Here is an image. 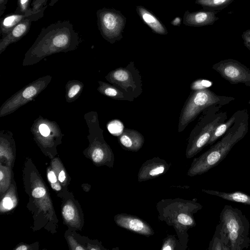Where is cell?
Returning <instances> with one entry per match:
<instances>
[{
	"label": "cell",
	"instance_id": "cell-14",
	"mask_svg": "<svg viewBox=\"0 0 250 250\" xmlns=\"http://www.w3.org/2000/svg\"><path fill=\"white\" fill-rule=\"evenodd\" d=\"M121 146L126 150L137 152L143 146L144 136L138 131L130 129H125L118 138Z\"/></svg>",
	"mask_w": 250,
	"mask_h": 250
},
{
	"label": "cell",
	"instance_id": "cell-36",
	"mask_svg": "<svg viewBox=\"0 0 250 250\" xmlns=\"http://www.w3.org/2000/svg\"><path fill=\"white\" fill-rule=\"evenodd\" d=\"M170 23L174 26H180L181 24V19L180 17H177L171 21Z\"/></svg>",
	"mask_w": 250,
	"mask_h": 250
},
{
	"label": "cell",
	"instance_id": "cell-3",
	"mask_svg": "<svg viewBox=\"0 0 250 250\" xmlns=\"http://www.w3.org/2000/svg\"><path fill=\"white\" fill-rule=\"evenodd\" d=\"M218 225L229 250H242L250 246V224L240 209L225 205L220 213Z\"/></svg>",
	"mask_w": 250,
	"mask_h": 250
},
{
	"label": "cell",
	"instance_id": "cell-19",
	"mask_svg": "<svg viewBox=\"0 0 250 250\" xmlns=\"http://www.w3.org/2000/svg\"><path fill=\"white\" fill-rule=\"evenodd\" d=\"M83 84L79 80H69L65 85V99L68 103L76 100L80 96Z\"/></svg>",
	"mask_w": 250,
	"mask_h": 250
},
{
	"label": "cell",
	"instance_id": "cell-20",
	"mask_svg": "<svg viewBox=\"0 0 250 250\" xmlns=\"http://www.w3.org/2000/svg\"><path fill=\"white\" fill-rule=\"evenodd\" d=\"M240 110L235 112L230 118L226 122L219 125L214 130L212 136L209 140L208 145H212L218 139L222 137L228 129L233 124L236 120L239 114Z\"/></svg>",
	"mask_w": 250,
	"mask_h": 250
},
{
	"label": "cell",
	"instance_id": "cell-33",
	"mask_svg": "<svg viewBox=\"0 0 250 250\" xmlns=\"http://www.w3.org/2000/svg\"><path fill=\"white\" fill-rule=\"evenodd\" d=\"M3 205L7 209H10L13 206L11 199L9 197H5L3 200Z\"/></svg>",
	"mask_w": 250,
	"mask_h": 250
},
{
	"label": "cell",
	"instance_id": "cell-38",
	"mask_svg": "<svg viewBox=\"0 0 250 250\" xmlns=\"http://www.w3.org/2000/svg\"><path fill=\"white\" fill-rule=\"evenodd\" d=\"M51 187L53 189L56 190H60L61 189L60 185L57 182L52 183Z\"/></svg>",
	"mask_w": 250,
	"mask_h": 250
},
{
	"label": "cell",
	"instance_id": "cell-13",
	"mask_svg": "<svg viewBox=\"0 0 250 250\" xmlns=\"http://www.w3.org/2000/svg\"><path fill=\"white\" fill-rule=\"evenodd\" d=\"M219 11L205 9L189 12L185 11L183 16V23L191 27H201L210 25L219 20L216 14Z\"/></svg>",
	"mask_w": 250,
	"mask_h": 250
},
{
	"label": "cell",
	"instance_id": "cell-34",
	"mask_svg": "<svg viewBox=\"0 0 250 250\" xmlns=\"http://www.w3.org/2000/svg\"><path fill=\"white\" fill-rule=\"evenodd\" d=\"M8 0H0V16H2L6 8Z\"/></svg>",
	"mask_w": 250,
	"mask_h": 250
},
{
	"label": "cell",
	"instance_id": "cell-23",
	"mask_svg": "<svg viewBox=\"0 0 250 250\" xmlns=\"http://www.w3.org/2000/svg\"><path fill=\"white\" fill-rule=\"evenodd\" d=\"M208 250H229L227 242L218 225L217 226L213 237L210 242Z\"/></svg>",
	"mask_w": 250,
	"mask_h": 250
},
{
	"label": "cell",
	"instance_id": "cell-6",
	"mask_svg": "<svg viewBox=\"0 0 250 250\" xmlns=\"http://www.w3.org/2000/svg\"><path fill=\"white\" fill-rule=\"evenodd\" d=\"M52 76L46 75L26 85L5 101L0 107V117L9 115L34 100L51 82Z\"/></svg>",
	"mask_w": 250,
	"mask_h": 250
},
{
	"label": "cell",
	"instance_id": "cell-42",
	"mask_svg": "<svg viewBox=\"0 0 250 250\" xmlns=\"http://www.w3.org/2000/svg\"><path fill=\"white\" fill-rule=\"evenodd\" d=\"M75 249L77 250H84V249L83 248L81 247V246L77 247Z\"/></svg>",
	"mask_w": 250,
	"mask_h": 250
},
{
	"label": "cell",
	"instance_id": "cell-10",
	"mask_svg": "<svg viewBox=\"0 0 250 250\" xmlns=\"http://www.w3.org/2000/svg\"><path fill=\"white\" fill-rule=\"evenodd\" d=\"M115 221L119 227L141 235L149 237L154 233L147 222L136 216L121 213L115 217Z\"/></svg>",
	"mask_w": 250,
	"mask_h": 250
},
{
	"label": "cell",
	"instance_id": "cell-17",
	"mask_svg": "<svg viewBox=\"0 0 250 250\" xmlns=\"http://www.w3.org/2000/svg\"><path fill=\"white\" fill-rule=\"evenodd\" d=\"M202 191L210 195L219 197L228 201L250 206V195L239 191L226 192L203 189Z\"/></svg>",
	"mask_w": 250,
	"mask_h": 250
},
{
	"label": "cell",
	"instance_id": "cell-35",
	"mask_svg": "<svg viewBox=\"0 0 250 250\" xmlns=\"http://www.w3.org/2000/svg\"><path fill=\"white\" fill-rule=\"evenodd\" d=\"M48 179L51 183H55L57 182V178L56 175L52 171H50L48 172Z\"/></svg>",
	"mask_w": 250,
	"mask_h": 250
},
{
	"label": "cell",
	"instance_id": "cell-7",
	"mask_svg": "<svg viewBox=\"0 0 250 250\" xmlns=\"http://www.w3.org/2000/svg\"><path fill=\"white\" fill-rule=\"evenodd\" d=\"M96 15L99 30L104 40L114 43L123 38L126 19L120 11L103 8L98 10Z\"/></svg>",
	"mask_w": 250,
	"mask_h": 250
},
{
	"label": "cell",
	"instance_id": "cell-11",
	"mask_svg": "<svg viewBox=\"0 0 250 250\" xmlns=\"http://www.w3.org/2000/svg\"><path fill=\"white\" fill-rule=\"evenodd\" d=\"M169 168V165L163 159L154 157L145 162L141 167L138 174L139 182L155 178L165 173Z\"/></svg>",
	"mask_w": 250,
	"mask_h": 250
},
{
	"label": "cell",
	"instance_id": "cell-21",
	"mask_svg": "<svg viewBox=\"0 0 250 250\" xmlns=\"http://www.w3.org/2000/svg\"><path fill=\"white\" fill-rule=\"evenodd\" d=\"M234 0H196L195 3L200 5L203 9L221 11L230 4Z\"/></svg>",
	"mask_w": 250,
	"mask_h": 250
},
{
	"label": "cell",
	"instance_id": "cell-27",
	"mask_svg": "<svg viewBox=\"0 0 250 250\" xmlns=\"http://www.w3.org/2000/svg\"><path fill=\"white\" fill-rule=\"evenodd\" d=\"M105 154L103 148H95L92 154V160L95 163H100L104 160Z\"/></svg>",
	"mask_w": 250,
	"mask_h": 250
},
{
	"label": "cell",
	"instance_id": "cell-40",
	"mask_svg": "<svg viewBox=\"0 0 250 250\" xmlns=\"http://www.w3.org/2000/svg\"><path fill=\"white\" fill-rule=\"evenodd\" d=\"M27 248L25 246H21L16 249L17 250H25Z\"/></svg>",
	"mask_w": 250,
	"mask_h": 250
},
{
	"label": "cell",
	"instance_id": "cell-2",
	"mask_svg": "<svg viewBox=\"0 0 250 250\" xmlns=\"http://www.w3.org/2000/svg\"><path fill=\"white\" fill-rule=\"evenodd\" d=\"M249 114L247 109L240 110L233 124L221 139L200 156L193 159L187 175H201L219 164L233 146L246 135L248 131Z\"/></svg>",
	"mask_w": 250,
	"mask_h": 250
},
{
	"label": "cell",
	"instance_id": "cell-22",
	"mask_svg": "<svg viewBox=\"0 0 250 250\" xmlns=\"http://www.w3.org/2000/svg\"><path fill=\"white\" fill-rule=\"evenodd\" d=\"M193 213L191 211L186 212L183 211L178 214H174V227L179 228L180 227H188V228L193 227L196 223L194 217L192 215Z\"/></svg>",
	"mask_w": 250,
	"mask_h": 250
},
{
	"label": "cell",
	"instance_id": "cell-25",
	"mask_svg": "<svg viewBox=\"0 0 250 250\" xmlns=\"http://www.w3.org/2000/svg\"><path fill=\"white\" fill-rule=\"evenodd\" d=\"M176 239L173 235H168L164 240L161 250H173L176 247Z\"/></svg>",
	"mask_w": 250,
	"mask_h": 250
},
{
	"label": "cell",
	"instance_id": "cell-41",
	"mask_svg": "<svg viewBox=\"0 0 250 250\" xmlns=\"http://www.w3.org/2000/svg\"><path fill=\"white\" fill-rule=\"evenodd\" d=\"M4 177V174L1 171H0V181H1Z\"/></svg>",
	"mask_w": 250,
	"mask_h": 250
},
{
	"label": "cell",
	"instance_id": "cell-28",
	"mask_svg": "<svg viewBox=\"0 0 250 250\" xmlns=\"http://www.w3.org/2000/svg\"><path fill=\"white\" fill-rule=\"evenodd\" d=\"M30 0H18V7L15 12L24 13L30 10L29 8Z\"/></svg>",
	"mask_w": 250,
	"mask_h": 250
},
{
	"label": "cell",
	"instance_id": "cell-1",
	"mask_svg": "<svg viewBox=\"0 0 250 250\" xmlns=\"http://www.w3.org/2000/svg\"><path fill=\"white\" fill-rule=\"evenodd\" d=\"M81 40L71 22L58 21L42 28L36 40L27 51L23 66L35 64L53 54L76 50Z\"/></svg>",
	"mask_w": 250,
	"mask_h": 250
},
{
	"label": "cell",
	"instance_id": "cell-37",
	"mask_svg": "<svg viewBox=\"0 0 250 250\" xmlns=\"http://www.w3.org/2000/svg\"><path fill=\"white\" fill-rule=\"evenodd\" d=\"M59 180L61 182H63L65 179V175L64 171L62 170L59 174L58 176Z\"/></svg>",
	"mask_w": 250,
	"mask_h": 250
},
{
	"label": "cell",
	"instance_id": "cell-32",
	"mask_svg": "<svg viewBox=\"0 0 250 250\" xmlns=\"http://www.w3.org/2000/svg\"><path fill=\"white\" fill-rule=\"evenodd\" d=\"M45 194V190L42 187L35 188L32 191V196L35 198H41Z\"/></svg>",
	"mask_w": 250,
	"mask_h": 250
},
{
	"label": "cell",
	"instance_id": "cell-9",
	"mask_svg": "<svg viewBox=\"0 0 250 250\" xmlns=\"http://www.w3.org/2000/svg\"><path fill=\"white\" fill-rule=\"evenodd\" d=\"M47 5L25 18L17 24L8 33L1 37L0 40V54L11 43L19 41L29 31L32 23L43 17Z\"/></svg>",
	"mask_w": 250,
	"mask_h": 250
},
{
	"label": "cell",
	"instance_id": "cell-8",
	"mask_svg": "<svg viewBox=\"0 0 250 250\" xmlns=\"http://www.w3.org/2000/svg\"><path fill=\"white\" fill-rule=\"evenodd\" d=\"M212 68L231 84L243 83L250 87V69L236 60L220 61L214 64Z\"/></svg>",
	"mask_w": 250,
	"mask_h": 250
},
{
	"label": "cell",
	"instance_id": "cell-26",
	"mask_svg": "<svg viewBox=\"0 0 250 250\" xmlns=\"http://www.w3.org/2000/svg\"><path fill=\"white\" fill-rule=\"evenodd\" d=\"M211 85V83L206 80H198L194 82L191 85V89L197 90L207 88Z\"/></svg>",
	"mask_w": 250,
	"mask_h": 250
},
{
	"label": "cell",
	"instance_id": "cell-30",
	"mask_svg": "<svg viewBox=\"0 0 250 250\" xmlns=\"http://www.w3.org/2000/svg\"><path fill=\"white\" fill-rule=\"evenodd\" d=\"M48 0H33L31 2V7L33 11H37L47 5Z\"/></svg>",
	"mask_w": 250,
	"mask_h": 250
},
{
	"label": "cell",
	"instance_id": "cell-15",
	"mask_svg": "<svg viewBox=\"0 0 250 250\" xmlns=\"http://www.w3.org/2000/svg\"><path fill=\"white\" fill-rule=\"evenodd\" d=\"M136 10L142 21L153 32L161 35L167 34L166 27L150 11L141 5L137 6Z\"/></svg>",
	"mask_w": 250,
	"mask_h": 250
},
{
	"label": "cell",
	"instance_id": "cell-4",
	"mask_svg": "<svg viewBox=\"0 0 250 250\" xmlns=\"http://www.w3.org/2000/svg\"><path fill=\"white\" fill-rule=\"evenodd\" d=\"M234 100L232 97L218 95L208 88L194 90L181 112L178 131H182L189 123L208 107L216 105L223 106Z\"/></svg>",
	"mask_w": 250,
	"mask_h": 250
},
{
	"label": "cell",
	"instance_id": "cell-5",
	"mask_svg": "<svg viewBox=\"0 0 250 250\" xmlns=\"http://www.w3.org/2000/svg\"><path fill=\"white\" fill-rule=\"evenodd\" d=\"M222 106L213 105L208 107L200 123L199 129L189 140L186 157L190 159L200 152L208 145L215 129L228 118L227 112L221 110Z\"/></svg>",
	"mask_w": 250,
	"mask_h": 250
},
{
	"label": "cell",
	"instance_id": "cell-39",
	"mask_svg": "<svg viewBox=\"0 0 250 250\" xmlns=\"http://www.w3.org/2000/svg\"><path fill=\"white\" fill-rule=\"evenodd\" d=\"M59 0H50V1L49 3V5L50 6H53L54 5L56 4V3Z\"/></svg>",
	"mask_w": 250,
	"mask_h": 250
},
{
	"label": "cell",
	"instance_id": "cell-43",
	"mask_svg": "<svg viewBox=\"0 0 250 250\" xmlns=\"http://www.w3.org/2000/svg\"></svg>",
	"mask_w": 250,
	"mask_h": 250
},
{
	"label": "cell",
	"instance_id": "cell-31",
	"mask_svg": "<svg viewBox=\"0 0 250 250\" xmlns=\"http://www.w3.org/2000/svg\"><path fill=\"white\" fill-rule=\"evenodd\" d=\"M241 37L245 46L250 51V29L244 31Z\"/></svg>",
	"mask_w": 250,
	"mask_h": 250
},
{
	"label": "cell",
	"instance_id": "cell-24",
	"mask_svg": "<svg viewBox=\"0 0 250 250\" xmlns=\"http://www.w3.org/2000/svg\"><path fill=\"white\" fill-rule=\"evenodd\" d=\"M122 124L118 121H113L109 123L107 125L109 131L114 135H120L123 131Z\"/></svg>",
	"mask_w": 250,
	"mask_h": 250
},
{
	"label": "cell",
	"instance_id": "cell-18",
	"mask_svg": "<svg viewBox=\"0 0 250 250\" xmlns=\"http://www.w3.org/2000/svg\"><path fill=\"white\" fill-rule=\"evenodd\" d=\"M98 83L97 90L102 94L114 99L132 100L115 86L102 81H98Z\"/></svg>",
	"mask_w": 250,
	"mask_h": 250
},
{
	"label": "cell",
	"instance_id": "cell-29",
	"mask_svg": "<svg viewBox=\"0 0 250 250\" xmlns=\"http://www.w3.org/2000/svg\"><path fill=\"white\" fill-rule=\"evenodd\" d=\"M62 214L66 220H72L75 216V211L73 208L70 205L65 206L62 209Z\"/></svg>",
	"mask_w": 250,
	"mask_h": 250
},
{
	"label": "cell",
	"instance_id": "cell-12",
	"mask_svg": "<svg viewBox=\"0 0 250 250\" xmlns=\"http://www.w3.org/2000/svg\"><path fill=\"white\" fill-rule=\"evenodd\" d=\"M105 79L113 85L118 86L125 92H134L137 86L132 73L127 68H118L110 71Z\"/></svg>",
	"mask_w": 250,
	"mask_h": 250
},
{
	"label": "cell",
	"instance_id": "cell-16",
	"mask_svg": "<svg viewBox=\"0 0 250 250\" xmlns=\"http://www.w3.org/2000/svg\"><path fill=\"white\" fill-rule=\"evenodd\" d=\"M35 12L33 11L30 8L29 10L25 13H20L15 12L14 13L7 15L3 18H1L0 23L1 37L6 35L20 22L30 16Z\"/></svg>",
	"mask_w": 250,
	"mask_h": 250
}]
</instances>
